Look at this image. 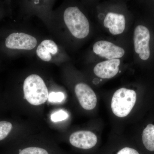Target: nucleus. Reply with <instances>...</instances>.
<instances>
[{"label":"nucleus","mask_w":154,"mask_h":154,"mask_svg":"<svg viewBox=\"0 0 154 154\" xmlns=\"http://www.w3.org/2000/svg\"><path fill=\"white\" fill-rule=\"evenodd\" d=\"M75 91L80 105L84 109L91 110L96 107L97 97L89 86L84 83H79L75 87Z\"/></svg>","instance_id":"7"},{"label":"nucleus","mask_w":154,"mask_h":154,"mask_svg":"<svg viewBox=\"0 0 154 154\" xmlns=\"http://www.w3.org/2000/svg\"><path fill=\"white\" fill-rule=\"evenodd\" d=\"M36 54L38 57L45 61H49L51 60V54L41 44L37 47Z\"/></svg>","instance_id":"15"},{"label":"nucleus","mask_w":154,"mask_h":154,"mask_svg":"<svg viewBox=\"0 0 154 154\" xmlns=\"http://www.w3.org/2000/svg\"><path fill=\"white\" fill-rule=\"evenodd\" d=\"M143 143L149 151L154 152V125H148L144 129L142 134Z\"/></svg>","instance_id":"11"},{"label":"nucleus","mask_w":154,"mask_h":154,"mask_svg":"<svg viewBox=\"0 0 154 154\" xmlns=\"http://www.w3.org/2000/svg\"><path fill=\"white\" fill-rule=\"evenodd\" d=\"M64 20L73 36L85 38L90 32V24L85 16L77 7L67 8L64 13Z\"/></svg>","instance_id":"2"},{"label":"nucleus","mask_w":154,"mask_h":154,"mask_svg":"<svg viewBox=\"0 0 154 154\" xmlns=\"http://www.w3.org/2000/svg\"><path fill=\"white\" fill-rule=\"evenodd\" d=\"M50 54L53 55L57 54L58 51L57 45L52 40L50 39H45L40 43Z\"/></svg>","instance_id":"14"},{"label":"nucleus","mask_w":154,"mask_h":154,"mask_svg":"<svg viewBox=\"0 0 154 154\" xmlns=\"http://www.w3.org/2000/svg\"><path fill=\"white\" fill-rule=\"evenodd\" d=\"M120 64V60L119 59L99 63L94 67V73L102 79H111L118 72Z\"/></svg>","instance_id":"9"},{"label":"nucleus","mask_w":154,"mask_h":154,"mask_svg":"<svg viewBox=\"0 0 154 154\" xmlns=\"http://www.w3.org/2000/svg\"><path fill=\"white\" fill-rule=\"evenodd\" d=\"M69 117L67 112L63 110H60L53 113L51 116V121L54 122H57L65 120Z\"/></svg>","instance_id":"16"},{"label":"nucleus","mask_w":154,"mask_h":154,"mask_svg":"<svg viewBox=\"0 0 154 154\" xmlns=\"http://www.w3.org/2000/svg\"><path fill=\"white\" fill-rule=\"evenodd\" d=\"M5 44L9 49L30 50L36 47L37 40L28 34L14 32L6 37Z\"/></svg>","instance_id":"4"},{"label":"nucleus","mask_w":154,"mask_h":154,"mask_svg":"<svg viewBox=\"0 0 154 154\" xmlns=\"http://www.w3.org/2000/svg\"><path fill=\"white\" fill-rule=\"evenodd\" d=\"M12 125L8 121L0 122V141L5 138L11 132Z\"/></svg>","instance_id":"13"},{"label":"nucleus","mask_w":154,"mask_h":154,"mask_svg":"<svg viewBox=\"0 0 154 154\" xmlns=\"http://www.w3.org/2000/svg\"><path fill=\"white\" fill-rule=\"evenodd\" d=\"M137 94L134 90L121 88L116 91L111 100V109L119 117L128 115L134 107Z\"/></svg>","instance_id":"3"},{"label":"nucleus","mask_w":154,"mask_h":154,"mask_svg":"<svg viewBox=\"0 0 154 154\" xmlns=\"http://www.w3.org/2000/svg\"><path fill=\"white\" fill-rule=\"evenodd\" d=\"M104 25L105 28H109L111 34H121L125 28V18L124 15L110 12L108 13L105 17Z\"/></svg>","instance_id":"10"},{"label":"nucleus","mask_w":154,"mask_h":154,"mask_svg":"<svg viewBox=\"0 0 154 154\" xmlns=\"http://www.w3.org/2000/svg\"><path fill=\"white\" fill-rule=\"evenodd\" d=\"M72 145L77 148L89 149L97 143V137L94 133L88 131H80L73 133L69 137Z\"/></svg>","instance_id":"8"},{"label":"nucleus","mask_w":154,"mask_h":154,"mask_svg":"<svg viewBox=\"0 0 154 154\" xmlns=\"http://www.w3.org/2000/svg\"><path fill=\"white\" fill-rule=\"evenodd\" d=\"M117 154H140L134 149L129 147L123 148L117 153Z\"/></svg>","instance_id":"18"},{"label":"nucleus","mask_w":154,"mask_h":154,"mask_svg":"<svg viewBox=\"0 0 154 154\" xmlns=\"http://www.w3.org/2000/svg\"><path fill=\"white\" fill-rule=\"evenodd\" d=\"M65 98V96L62 92H52L48 95V100L51 102H62Z\"/></svg>","instance_id":"17"},{"label":"nucleus","mask_w":154,"mask_h":154,"mask_svg":"<svg viewBox=\"0 0 154 154\" xmlns=\"http://www.w3.org/2000/svg\"><path fill=\"white\" fill-rule=\"evenodd\" d=\"M24 99L32 105H39L46 102L48 92L44 81L37 75L27 77L23 85Z\"/></svg>","instance_id":"1"},{"label":"nucleus","mask_w":154,"mask_h":154,"mask_svg":"<svg viewBox=\"0 0 154 154\" xmlns=\"http://www.w3.org/2000/svg\"><path fill=\"white\" fill-rule=\"evenodd\" d=\"M150 38L149 31L143 25H138L135 29L134 40L136 53L139 54L143 60H146L150 56L149 42Z\"/></svg>","instance_id":"5"},{"label":"nucleus","mask_w":154,"mask_h":154,"mask_svg":"<svg viewBox=\"0 0 154 154\" xmlns=\"http://www.w3.org/2000/svg\"><path fill=\"white\" fill-rule=\"evenodd\" d=\"M93 50L97 55L108 60L119 58L125 54L123 48L112 42L104 40L96 42L94 45Z\"/></svg>","instance_id":"6"},{"label":"nucleus","mask_w":154,"mask_h":154,"mask_svg":"<svg viewBox=\"0 0 154 154\" xmlns=\"http://www.w3.org/2000/svg\"><path fill=\"white\" fill-rule=\"evenodd\" d=\"M18 154H50L46 149L37 146H30L18 150Z\"/></svg>","instance_id":"12"}]
</instances>
